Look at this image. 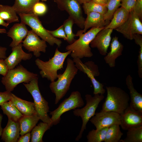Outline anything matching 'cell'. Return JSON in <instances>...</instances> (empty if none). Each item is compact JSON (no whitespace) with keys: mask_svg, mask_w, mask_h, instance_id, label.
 <instances>
[{"mask_svg":"<svg viewBox=\"0 0 142 142\" xmlns=\"http://www.w3.org/2000/svg\"><path fill=\"white\" fill-rule=\"evenodd\" d=\"M106 88L107 96L101 110L114 112L120 115L123 114L129 106V95L119 87L109 86Z\"/></svg>","mask_w":142,"mask_h":142,"instance_id":"obj_2","label":"cell"},{"mask_svg":"<svg viewBox=\"0 0 142 142\" xmlns=\"http://www.w3.org/2000/svg\"><path fill=\"white\" fill-rule=\"evenodd\" d=\"M87 16L85 19L83 30L84 33L90 28L93 27H105L109 23L106 21L104 15L95 12H90L87 14Z\"/></svg>","mask_w":142,"mask_h":142,"instance_id":"obj_23","label":"cell"},{"mask_svg":"<svg viewBox=\"0 0 142 142\" xmlns=\"http://www.w3.org/2000/svg\"><path fill=\"white\" fill-rule=\"evenodd\" d=\"M82 8L85 14L90 12H95L104 15L107 11V6H103L92 1L82 4Z\"/></svg>","mask_w":142,"mask_h":142,"instance_id":"obj_33","label":"cell"},{"mask_svg":"<svg viewBox=\"0 0 142 142\" xmlns=\"http://www.w3.org/2000/svg\"><path fill=\"white\" fill-rule=\"evenodd\" d=\"M129 12L121 7L118 8L114 12L111 21L104 28L113 29L121 26L128 19Z\"/></svg>","mask_w":142,"mask_h":142,"instance_id":"obj_24","label":"cell"},{"mask_svg":"<svg viewBox=\"0 0 142 142\" xmlns=\"http://www.w3.org/2000/svg\"><path fill=\"white\" fill-rule=\"evenodd\" d=\"M23 46L29 52H32L36 57H39L40 52L45 53L47 45L46 42L41 39L32 30L28 33L22 42Z\"/></svg>","mask_w":142,"mask_h":142,"instance_id":"obj_13","label":"cell"},{"mask_svg":"<svg viewBox=\"0 0 142 142\" xmlns=\"http://www.w3.org/2000/svg\"><path fill=\"white\" fill-rule=\"evenodd\" d=\"M71 53L69 50L62 52L56 48L54 55L47 61H44L37 58L35 60L36 65L40 70L39 73L42 78H47L51 82L57 79L59 74L57 71L63 69L65 60Z\"/></svg>","mask_w":142,"mask_h":142,"instance_id":"obj_3","label":"cell"},{"mask_svg":"<svg viewBox=\"0 0 142 142\" xmlns=\"http://www.w3.org/2000/svg\"><path fill=\"white\" fill-rule=\"evenodd\" d=\"M84 64L92 72L95 77L99 75V72L98 67L94 62L92 61H89Z\"/></svg>","mask_w":142,"mask_h":142,"instance_id":"obj_41","label":"cell"},{"mask_svg":"<svg viewBox=\"0 0 142 142\" xmlns=\"http://www.w3.org/2000/svg\"><path fill=\"white\" fill-rule=\"evenodd\" d=\"M9 24L4 21L0 17V25L2 26L6 27H8Z\"/></svg>","mask_w":142,"mask_h":142,"instance_id":"obj_47","label":"cell"},{"mask_svg":"<svg viewBox=\"0 0 142 142\" xmlns=\"http://www.w3.org/2000/svg\"><path fill=\"white\" fill-rule=\"evenodd\" d=\"M120 115L116 113L101 110L96 113L89 121L98 130L113 125H120Z\"/></svg>","mask_w":142,"mask_h":142,"instance_id":"obj_12","label":"cell"},{"mask_svg":"<svg viewBox=\"0 0 142 142\" xmlns=\"http://www.w3.org/2000/svg\"><path fill=\"white\" fill-rule=\"evenodd\" d=\"M78 70L73 60L68 58L66 67L64 72L58 74L56 81L51 82L49 88L55 95V104L58 103L69 90L72 81L77 74Z\"/></svg>","mask_w":142,"mask_h":142,"instance_id":"obj_4","label":"cell"},{"mask_svg":"<svg viewBox=\"0 0 142 142\" xmlns=\"http://www.w3.org/2000/svg\"><path fill=\"white\" fill-rule=\"evenodd\" d=\"M94 95L92 97L90 94H86L85 95L86 102L85 105L81 109H75L73 111L74 115L75 116H80L82 121L80 131L75 139L76 141H79L82 137L83 132L86 129L88 122L95 115L96 110L99 103L104 98L103 95L97 94Z\"/></svg>","mask_w":142,"mask_h":142,"instance_id":"obj_6","label":"cell"},{"mask_svg":"<svg viewBox=\"0 0 142 142\" xmlns=\"http://www.w3.org/2000/svg\"><path fill=\"white\" fill-rule=\"evenodd\" d=\"M74 23L73 20L69 17L65 20L63 24L64 29L67 38V41L69 44L73 43L76 40L74 37L76 36L72 31V27Z\"/></svg>","mask_w":142,"mask_h":142,"instance_id":"obj_34","label":"cell"},{"mask_svg":"<svg viewBox=\"0 0 142 142\" xmlns=\"http://www.w3.org/2000/svg\"><path fill=\"white\" fill-rule=\"evenodd\" d=\"M20 129L18 122L8 118L7 125L3 129L1 139L5 142H16L19 137Z\"/></svg>","mask_w":142,"mask_h":142,"instance_id":"obj_20","label":"cell"},{"mask_svg":"<svg viewBox=\"0 0 142 142\" xmlns=\"http://www.w3.org/2000/svg\"><path fill=\"white\" fill-rule=\"evenodd\" d=\"M54 1L60 10L67 12L74 23L80 28L83 29L85 19L83 16L80 4L77 0Z\"/></svg>","mask_w":142,"mask_h":142,"instance_id":"obj_10","label":"cell"},{"mask_svg":"<svg viewBox=\"0 0 142 142\" xmlns=\"http://www.w3.org/2000/svg\"><path fill=\"white\" fill-rule=\"evenodd\" d=\"M123 135L120 125H114L109 126L107 130L105 142H119Z\"/></svg>","mask_w":142,"mask_h":142,"instance_id":"obj_31","label":"cell"},{"mask_svg":"<svg viewBox=\"0 0 142 142\" xmlns=\"http://www.w3.org/2000/svg\"><path fill=\"white\" fill-rule=\"evenodd\" d=\"M109 127L97 130L93 129L89 131L87 136L88 142H102L105 139Z\"/></svg>","mask_w":142,"mask_h":142,"instance_id":"obj_32","label":"cell"},{"mask_svg":"<svg viewBox=\"0 0 142 142\" xmlns=\"http://www.w3.org/2000/svg\"><path fill=\"white\" fill-rule=\"evenodd\" d=\"M39 120L37 114L31 116L23 115L18 121L20 135L22 136L30 132Z\"/></svg>","mask_w":142,"mask_h":142,"instance_id":"obj_25","label":"cell"},{"mask_svg":"<svg viewBox=\"0 0 142 142\" xmlns=\"http://www.w3.org/2000/svg\"><path fill=\"white\" fill-rule=\"evenodd\" d=\"M75 65L78 70L85 74L90 79L94 87L93 94L103 95L105 92L104 85L97 80L92 72L83 63L80 59L78 58H73Z\"/></svg>","mask_w":142,"mask_h":142,"instance_id":"obj_19","label":"cell"},{"mask_svg":"<svg viewBox=\"0 0 142 142\" xmlns=\"http://www.w3.org/2000/svg\"><path fill=\"white\" fill-rule=\"evenodd\" d=\"M104 27H93L87 32L84 33L83 30L78 31L76 36L79 38L73 43L67 45L65 48L67 51H71V57L73 58L80 59L84 57L90 58L93 54L90 47V43L97 33Z\"/></svg>","mask_w":142,"mask_h":142,"instance_id":"obj_1","label":"cell"},{"mask_svg":"<svg viewBox=\"0 0 142 142\" xmlns=\"http://www.w3.org/2000/svg\"><path fill=\"white\" fill-rule=\"evenodd\" d=\"M22 43L12 48V52L9 55L4 59L8 70L14 69L22 60L30 59L32 55L31 53H27L23 50Z\"/></svg>","mask_w":142,"mask_h":142,"instance_id":"obj_15","label":"cell"},{"mask_svg":"<svg viewBox=\"0 0 142 142\" xmlns=\"http://www.w3.org/2000/svg\"><path fill=\"white\" fill-rule=\"evenodd\" d=\"M26 25L21 22L14 24L7 32V36L12 39L9 46L12 48L22 43L29 31Z\"/></svg>","mask_w":142,"mask_h":142,"instance_id":"obj_18","label":"cell"},{"mask_svg":"<svg viewBox=\"0 0 142 142\" xmlns=\"http://www.w3.org/2000/svg\"><path fill=\"white\" fill-rule=\"evenodd\" d=\"M6 33L7 31L5 29L0 28V33Z\"/></svg>","mask_w":142,"mask_h":142,"instance_id":"obj_50","label":"cell"},{"mask_svg":"<svg viewBox=\"0 0 142 142\" xmlns=\"http://www.w3.org/2000/svg\"><path fill=\"white\" fill-rule=\"evenodd\" d=\"M127 130L126 137L120 142H142V125L130 128Z\"/></svg>","mask_w":142,"mask_h":142,"instance_id":"obj_30","label":"cell"},{"mask_svg":"<svg viewBox=\"0 0 142 142\" xmlns=\"http://www.w3.org/2000/svg\"><path fill=\"white\" fill-rule=\"evenodd\" d=\"M41 0L42 1H46L47 0Z\"/></svg>","mask_w":142,"mask_h":142,"instance_id":"obj_51","label":"cell"},{"mask_svg":"<svg viewBox=\"0 0 142 142\" xmlns=\"http://www.w3.org/2000/svg\"><path fill=\"white\" fill-rule=\"evenodd\" d=\"M48 31L54 37L62 38L65 40H67V38L63 24L56 30L53 31L48 30Z\"/></svg>","mask_w":142,"mask_h":142,"instance_id":"obj_38","label":"cell"},{"mask_svg":"<svg viewBox=\"0 0 142 142\" xmlns=\"http://www.w3.org/2000/svg\"><path fill=\"white\" fill-rule=\"evenodd\" d=\"M0 106L4 114L14 121L18 122L23 115L10 101L3 103Z\"/></svg>","mask_w":142,"mask_h":142,"instance_id":"obj_26","label":"cell"},{"mask_svg":"<svg viewBox=\"0 0 142 142\" xmlns=\"http://www.w3.org/2000/svg\"><path fill=\"white\" fill-rule=\"evenodd\" d=\"M37 76V74L28 71L20 65L16 68L8 70L2 78L1 82L6 91L11 92L19 84L29 83Z\"/></svg>","mask_w":142,"mask_h":142,"instance_id":"obj_7","label":"cell"},{"mask_svg":"<svg viewBox=\"0 0 142 142\" xmlns=\"http://www.w3.org/2000/svg\"><path fill=\"white\" fill-rule=\"evenodd\" d=\"M7 48L0 46V59H4L7 58L6 51Z\"/></svg>","mask_w":142,"mask_h":142,"instance_id":"obj_45","label":"cell"},{"mask_svg":"<svg viewBox=\"0 0 142 142\" xmlns=\"http://www.w3.org/2000/svg\"><path fill=\"white\" fill-rule=\"evenodd\" d=\"M120 126L124 130L130 128L142 125V115L131 109L129 106L123 114L120 115Z\"/></svg>","mask_w":142,"mask_h":142,"instance_id":"obj_17","label":"cell"},{"mask_svg":"<svg viewBox=\"0 0 142 142\" xmlns=\"http://www.w3.org/2000/svg\"><path fill=\"white\" fill-rule=\"evenodd\" d=\"M47 9L46 5L44 3L39 1L36 3L34 5L32 13L38 16H42L46 13Z\"/></svg>","mask_w":142,"mask_h":142,"instance_id":"obj_37","label":"cell"},{"mask_svg":"<svg viewBox=\"0 0 142 142\" xmlns=\"http://www.w3.org/2000/svg\"><path fill=\"white\" fill-rule=\"evenodd\" d=\"M79 3L81 5L84 3L91 1V0H77Z\"/></svg>","mask_w":142,"mask_h":142,"instance_id":"obj_49","label":"cell"},{"mask_svg":"<svg viewBox=\"0 0 142 142\" xmlns=\"http://www.w3.org/2000/svg\"><path fill=\"white\" fill-rule=\"evenodd\" d=\"M122 0H110L107 6V11L104 15L105 20L109 23L112 19L113 14L116 11L120 6Z\"/></svg>","mask_w":142,"mask_h":142,"instance_id":"obj_35","label":"cell"},{"mask_svg":"<svg viewBox=\"0 0 142 142\" xmlns=\"http://www.w3.org/2000/svg\"><path fill=\"white\" fill-rule=\"evenodd\" d=\"M50 126L47 123L40 122L32 129L31 133V142H43L42 138L45 132Z\"/></svg>","mask_w":142,"mask_h":142,"instance_id":"obj_29","label":"cell"},{"mask_svg":"<svg viewBox=\"0 0 142 142\" xmlns=\"http://www.w3.org/2000/svg\"><path fill=\"white\" fill-rule=\"evenodd\" d=\"M133 39L135 43L139 45L140 48L137 61L138 73L139 77L142 78V37L141 34H136L134 35Z\"/></svg>","mask_w":142,"mask_h":142,"instance_id":"obj_36","label":"cell"},{"mask_svg":"<svg viewBox=\"0 0 142 142\" xmlns=\"http://www.w3.org/2000/svg\"><path fill=\"white\" fill-rule=\"evenodd\" d=\"M84 101L80 93L77 91L72 92L69 96L65 98L54 110L50 111V114L53 125H56L60 122L61 115L68 111L74 110L83 106Z\"/></svg>","mask_w":142,"mask_h":142,"instance_id":"obj_9","label":"cell"},{"mask_svg":"<svg viewBox=\"0 0 142 142\" xmlns=\"http://www.w3.org/2000/svg\"><path fill=\"white\" fill-rule=\"evenodd\" d=\"M132 78L128 75L126 79V83L129 91L130 102V108L134 111L142 115V95L138 93L134 87Z\"/></svg>","mask_w":142,"mask_h":142,"instance_id":"obj_16","label":"cell"},{"mask_svg":"<svg viewBox=\"0 0 142 142\" xmlns=\"http://www.w3.org/2000/svg\"><path fill=\"white\" fill-rule=\"evenodd\" d=\"M8 69L4 61V59H0V74L3 76L7 73Z\"/></svg>","mask_w":142,"mask_h":142,"instance_id":"obj_43","label":"cell"},{"mask_svg":"<svg viewBox=\"0 0 142 142\" xmlns=\"http://www.w3.org/2000/svg\"><path fill=\"white\" fill-rule=\"evenodd\" d=\"M11 93V92H9L6 91L4 92H0V105L10 100Z\"/></svg>","mask_w":142,"mask_h":142,"instance_id":"obj_42","label":"cell"},{"mask_svg":"<svg viewBox=\"0 0 142 142\" xmlns=\"http://www.w3.org/2000/svg\"><path fill=\"white\" fill-rule=\"evenodd\" d=\"M9 101L23 115L31 116L36 114L33 103L22 99L12 93Z\"/></svg>","mask_w":142,"mask_h":142,"instance_id":"obj_22","label":"cell"},{"mask_svg":"<svg viewBox=\"0 0 142 142\" xmlns=\"http://www.w3.org/2000/svg\"><path fill=\"white\" fill-rule=\"evenodd\" d=\"M118 38L116 36L113 37L110 43V51L104 58L106 63L111 68L115 66L116 59L122 54L124 46Z\"/></svg>","mask_w":142,"mask_h":142,"instance_id":"obj_21","label":"cell"},{"mask_svg":"<svg viewBox=\"0 0 142 142\" xmlns=\"http://www.w3.org/2000/svg\"><path fill=\"white\" fill-rule=\"evenodd\" d=\"M110 0H91L94 2L97 3L107 6V5L109 3Z\"/></svg>","mask_w":142,"mask_h":142,"instance_id":"obj_46","label":"cell"},{"mask_svg":"<svg viewBox=\"0 0 142 142\" xmlns=\"http://www.w3.org/2000/svg\"><path fill=\"white\" fill-rule=\"evenodd\" d=\"M136 0H122L120 6L130 12L133 10Z\"/></svg>","mask_w":142,"mask_h":142,"instance_id":"obj_39","label":"cell"},{"mask_svg":"<svg viewBox=\"0 0 142 142\" xmlns=\"http://www.w3.org/2000/svg\"><path fill=\"white\" fill-rule=\"evenodd\" d=\"M114 29L122 34L128 39L132 40L135 35L142 34V23L138 16L132 11L130 12L128 18L125 22Z\"/></svg>","mask_w":142,"mask_h":142,"instance_id":"obj_11","label":"cell"},{"mask_svg":"<svg viewBox=\"0 0 142 142\" xmlns=\"http://www.w3.org/2000/svg\"><path fill=\"white\" fill-rule=\"evenodd\" d=\"M3 119V115L0 113V136H1L3 131V129L2 128L1 126V124Z\"/></svg>","mask_w":142,"mask_h":142,"instance_id":"obj_48","label":"cell"},{"mask_svg":"<svg viewBox=\"0 0 142 142\" xmlns=\"http://www.w3.org/2000/svg\"><path fill=\"white\" fill-rule=\"evenodd\" d=\"M138 16L140 20L142 18V0H136L133 10Z\"/></svg>","mask_w":142,"mask_h":142,"instance_id":"obj_40","label":"cell"},{"mask_svg":"<svg viewBox=\"0 0 142 142\" xmlns=\"http://www.w3.org/2000/svg\"><path fill=\"white\" fill-rule=\"evenodd\" d=\"M113 29L104 28L99 31L90 43L91 47L97 49L100 54L105 55L111 40Z\"/></svg>","mask_w":142,"mask_h":142,"instance_id":"obj_14","label":"cell"},{"mask_svg":"<svg viewBox=\"0 0 142 142\" xmlns=\"http://www.w3.org/2000/svg\"><path fill=\"white\" fill-rule=\"evenodd\" d=\"M31 133L30 132L19 137L17 142H29L31 140Z\"/></svg>","mask_w":142,"mask_h":142,"instance_id":"obj_44","label":"cell"},{"mask_svg":"<svg viewBox=\"0 0 142 142\" xmlns=\"http://www.w3.org/2000/svg\"><path fill=\"white\" fill-rule=\"evenodd\" d=\"M40 0H15L12 6L18 14L32 13L34 5Z\"/></svg>","mask_w":142,"mask_h":142,"instance_id":"obj_27","label":"cell"},{"mask_svg":"<svg viewBox=\"0 0 142 142\" xmlns=\"http://www.w3.org/2000/svg\"><path fill=\"white\" fill-rule=\"evenodd\" d=\"M17 13L12 6L0 4V17L8 23L19 22Z\"/></svg>","mask_w":142,"mask_h":142,"instance_id":"obj_28","label":"cell"},{"mask_svg":"<svg viewBox=\"0 0 142 142\" xmlns=\"http://www.w3.org/2000/svg\"><path fill=\"white\" fill-rule=\"evenodd\" d=\"M21 22L30 27L32 30L42 39L51 46L56 45L60 47L61 40L53 37L43 26L38 16L33 13H20L18 14Z\"/></svg>","mask_w":142,"mask_h":142,"instance_id":"obj_8","label":"cell"},{"mask_svg":"<svg viewBox=\"0 0 142 142\" xmlns=\"http://www.w3.org/2000/svg\"><path fill=\"white\" fill-rule=\"evenodd\" d=\"M38 78H35L28 83H23L28 91L31 94L34 99V104L36 114L43 122L53 125L50 118L48 113L49 107L48 102L42 96L38 85Z\"/></svg>","mask_w":142,"mask_h":142,"instance_id":"obj_5","label":"cell"}]
</instances>
